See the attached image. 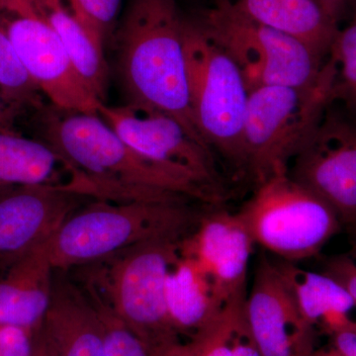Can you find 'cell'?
Returning a JSON list of instances; mask_svg holds the SVG:
<instances>
[{"mask_svg": "<svg viewBox=\"0 0 356 356\" xmlns=\"http://www.w3.org/2000/svg\"><path fill=\"white\" fill-rule=\"evenodd\" d=\"M165 301L173 329L188 339L214 323L228 305L197 261L181 254L166 278Z\"/></svg>", "mask_w": 356, "mask_h": 356, "instance_id": "obj_17", "label": "cell"}, {"mask_svg": "<svg viewBox=\"0 0 356 356\" xmlns=\"http://www.w3.org/2000/svg\"><path fill=\"white\" fill-rule=\"evenodd\" d=\"M16 116L0 100V131H17L15 128Z\"/></svg>", "mask_w": 356, "mask_h": 356, "instance_id": "obj_32", "label": "cell"}, {"mask_svg": "<svg viewBox=\"0 0 356 356\" xmlns=\"http://www.w3.org/2000/svg\"><path fill=\"white\" fill-rule=\"evenodd\" d=\"M0 100L15 116L44 106L43 93L21 64L0 20Z\"/></svg>", "mask_w": 356, "mask_h": 356, "instance_id": "obj_23", "label": "cell"}, {"mask_svg": "<svg viewBox=\"0 0 356 356\" xmlns=\"http://www.w3.org/2000/svg\"><path fill=\"white\" fill-rule=\"evenodd\" d=\"M248 330L262 356H311L317 331L302 315L275 262L259 259L243 305Z\"/></svg>", "mask_w": 356, "mask_h": 356, "instance_id": "obj_13", "label": "cell"}, {"mask_svg": "<svg viewBox=\"0 0 356 356\" xmlns=\"http://www.w3.org/2000/svg\"><path fill=\"white\" fill-rule=\"evenodd\" d=\"M318 1L332 19L339 23L348 13L350 7L355 4V0H318Z\"/></svg>", "mask_w": 356, "mask_h": 356, "instance_id": "obj_31", "label": "cell"}, {"mask_svg": "<svg viewBox=\"0 0 356 356\" xmlns=\"http://www.w3.org/2000/svg\"><path fill=\"white\" fill-rule=\"evenodd\" d=\"M185 21L177 0H128L113 39L117 74L126 106L170 115L208 147L192 114Z\"/></svg>", "mask_w": 356, "mask_h": 356, "instance_id": "obj_2", "label": "cell"}, {"mask_svg": "<svg viewBox=\"0 0 356 356\" xmlns=\"http://www.w3.org/2000/svg\"><path fill=\"white\" fill-rule=\"evenodd\" d=\"M35 113L42 140L76 170L77 186L86 197L222 205L202 187L136 152L98 114L51 104Z\"/></svg>", "mask_w": 356, "mask_h": 356, "instance_id": "obj_1", "label": "cell"}, {"mask_svg": "<svg viewBox=\"0 0 356 356\" xmlns=\"http://www.w3.org/2000/svg\"><path fill=\"white\" fill-rule=\"evenodd\" d=\"M327 57L336 65L332 103L356 116V6L350 22L337 31Z\"/></svg>", "mask_w": 356, "mask_h": 356, "instance_id": "obj_24", "label": "cell"}, {"mask_svg": "<svg viewBox=\"0 0 356 356\" xmlns=\"http://www.w3.org/2000/svg\"><path fill=\"white\" fill-rule=\"evenodd\" d=\"M0 20L21 64L53 106L97 114L99 100L81 81L33 0H0Z\"/></svg>", "mask_w": 356, "mask_h": 356, "instance_id": "obj_10", "label": "cell"}, {"mask_svg": "<svg viewBox=\"0 0 356 356\" xmlns=\"http://www.w3.org/2000/svg\"><path fill=\"white\" fill-rule=\"evenodd\" d=\"M33 348L32 332L0 325V356H33Z\"/></svg>", "mask_w": 356, "mask_h": 356, "instance_id": "obj_28", "label": "cell"}, {"mask_svg": "<svg viewBox=\"0 0 356 356\" xmlns=\"http://www.w3.org/2000/svg\"><path fill=\"white\" fill-rule=\"evenodd\" d=\"M350 250L344 254L327 257L323 273L341 283L356 303V232L350 233Z\"/></svg>", "mask_w": 356, "mask_h": 356, "instance_id": "obj_27", "label": "cell"}, {"mask_svg": "<svg viewBox=\"0 0 356 356\" xmlns=\"http://www.w3.org/2000/svg\"><path fill=\"white\" fill-rule=\"evenodd\" d=\"M90 199L55 185L0 187V274L48 243L65 219Z\"/></svg>", "mask_w": 356, "mask_h": 356, "instance_id": "obj_12", "label": "cell"}, {"mask_svg": "<svg viewBox=\"0 0 356 356\" xmlns=\"http://www.w3.org/2000/svg\"><path fill=\"white\" fill-rule=\"evenodd\" d=\"M288 173L329 204L348 233L356 232L355 115L331 103Z\"/></svg>", "mask_w": 356, "mask_h": 356, "instance_id": "obj_11", "label": "cell"}, {"mask_svg": "<svg viewBox=\"0 0 356 356\" xmlns=\"http://www.w3.org/2000/svg\"><path fill=\"white\" fill-rule=\"evenodd\" d=\"M236 213L255 245L293 264L317 257L343 229L331 206L289 173L257 185Z\"/></svg>", "mask_w": 356, "mask_h": 356, "instance_id": "obj_8", "label": "cell"}, {"mask_svg": "<svg viewBox=\"0 0 356 356\" xmlns=\"http://www.w3.org/2000/svg\"><path fill=\"white\" fill-rule=\"evenodd\" d=\"M254 245L238 213L218 208L201 215L196 228L180 243V254L197 261L229 304L247 298Z\"/></svg>", "mask_w": 356, "mask_h": 356, "instance_id": "obj_14", "label": "cell"}, {"mask_svg": "<svg viewBox=\"0 0 356 356\" xmlns=\"http://www.w3.org/2000/svg\"><path fill=\"white\" fill-rule=\"evenodd\" d=\"M196 23L235 60L250 92L264 86L306 88L322 74L325 58L299 40L250 19L233 0H213Z\"/></svg>", "mask_w": 356, "mask_h": 356, "instance_id": "obj_7", "label": "cell"}, {"mask_svg": "<svg viewBox=\"0 0 356 356\" xmlns=\"http://www.w3.org/2000/svg\"><path fill=\"white\" fill-rule=\"evenodd\" d=\"M245 301L228 304L214 323L188 339L195 356H262L248 330Z\"/></svg>", "mask_w": 356, "mask_h": 356, "instance_id": "obj_22", "label": "cell"}, {"mask_svg": "<svg viewBox=\"0 0 356 356\" xmlns=\"http://www.w3.org/2000/svg\"><path fill=\"white\" fill-rule=\"evenodd\" d=\"M302 315L327 334L356 332V303L346 288L325 273L307 270L293 262H275Z\"/></svg>", "mask_w": 356, "mask_h": 356, "instance_id": "obj_18", "label": "cell"}, {"mask_svg": "<svg viewBox=\"0 0 356 356\" xmlns=\"http://www.w3.org/2000/svg\"><path fill=\"white\" fill-rule=\"evenodd\" d=\"M97 114L126 144L145 158L199 185L221 204L229 198L216 156L177 119L159 112L98 103Z\"/></svg>", "mask_w": 356, "mask_h": 356, "instance_id": "obj_9", "label": "cell"}, {"mask_svg": "<svg viewBox=\"0 0 356 356\" xmlns=\"http://www.w3.org/2000/svg\"><path fill=\"white\" fill-rule=\"evenodd\" d=\"M55 31L86 88L105 102L109 88V67L104 48L79 22L65 0H33Z\"/></svg>", "mask_w": 356, "mask_h": 356, "instance_id": "obj_21", "label": "cell"}, {"mask_svg": "<svg viewBox=\"0 0 356 356\" xmlns=\"http://www.w3.org/2000/svg\"><path fill=\"white\" fill-rule=\"evenodd\" d=\"M191 204L90 199L74 211L49 241L51 266L55 270L69 271L139 243L184 240L202 215Z\"/></svg>", "mask_w": 356, "mask_h": 356, "instance_id": "obj_3", "label": "cell"}, {"mask_svg": "<svg viewBox=\"0 0 356 356\" xmlns=\"http://www.w3.org/2000/svg\"><path fill=\"white\" fill-rule=\"evenodd\" d=\"M83 286L97 312L107 356H149L145 343L124 324L97 289L88 282H83Z\"/></svg>", "mask_w": 356, "mask_h": 356, "instance_id": "obj_25", "label": "cell"}, {"mask_svg": "<svg viewBox=\"0 0 356 356\" xmlns=\"http://www.w3.org/2000/svg\"><path fill=\"white\" fill-rule=\"evenodd\" d=\"M234 4L250 19L299 40L325 60L339 29L318 0H236Z\"/></svg>", "mask_w": 356, "mask_h": 356, "instance_id": "obj_19", "label": "cell"}, {"mask_svg": "<svg viewBox=\"0 0 356 356\" xmlns=\"http://www.w3.org/2000/svg\"><path fill=\"white\" fill-rule=\"evenodd\" d=\"M311 356H356V332L341 331L330 334L329 343L316 348Z\"/></svg>", "mask_w": 356, "mask_h": 356, "instance_id": "obj_29", "label": "cell"}, {"mask_svg": "<svg viewBox=\"0 0 356 356\" xmlns=\"http://www.w3.org/2000/svg\"><path fill=\"white\" fill-rule=\"evenodd\" d=\"M33 343V356H107L92 301L67 271L54 273L51 306Z\"/></svg>", "mask_w": 356, "mask_h": 356, "instance_id": "obj_15", "label": "cell"}, {"mask_svg": "<svg viewBox=\"0 0 356 356\" xmlns=\"http://www.w3.org/2000/svg\"><path fill=\"white\" fill-rule=\"evenodd\" d=\"M48 243L0 274V325L37 332L53 296L54 273Z\"/></svg>", "mask_w": 356, "mask_h": 356, "instance_id": "obj_16", "label": "cell"}, {"mask_svg": "<svg viewBox=\"0 0 356 356\" xmlns=\"http://www.w3.org/2000/svg\"><path fill=\"white\" fill-rule=\"evenodd\" d=\"M182 241H149L83 266L89 269L83 281L107 300L147 350L181 339L168 316L165 284Z\"/></svg>", "mask_w": 356, "mask_h": 356, "instance_id": "obj_6", "label": "cell"}, {"mask_svg": "<svg viewBox=\"0 0 356 356\" xmlns=\"http://www.w3.org/2000/svg\"><path fill=\"white\" fill-rule=\"evenodd\" d=\"M89 34L105 49L114 39L123 0H65Z\"/></svg>", "mask_w": 356, "mask_h": 356, "instance_id": "obj_26", "label": "cell"}, {"mask_svg": "<svg viewBox=\"0 0 356 356\" xmlns=\"http://www.w3.org/2000/svg\"><path fill=\"white\" fill-rule=\"evenodd\" d=\"M147 350L149 356H195L191 343L188 341H182L181 339L168 341Z\"/></svg>", "mask_w": 356, "mask_h": 356, "instance_id": "obj_30", "label": "cell"}, {"mask_svg": "<svg viewBox=\"0 0 356 356\" xmlns=\"http://www.w3.org/2000/svg\"><path fill=\"white\" fill-rule=\"evenodd\" d=\"M336 65L327 57L322 74L306 88L264 86L250 91L245 128V172L255 186L286 175L290 163L332 103Z\"/></svg>", "mask_w": 356, "mask_h": 356, "instance_id": "obj_4", "label": "cell"}, {"mask_svg": "<svg viewBox=\"0 0 356 356\" xmlns=\"http://www.w3.org/2000/svg\"><path fill=\"white\" fill-rule=\"evenodd\" d=\"M76 170L42 140L0 131V187L47 184L76 192Z\"/></svg>", "mask_w": 356, "mask_h": 356, "instance_id": "obj_20", "label": "cell"}, {"mask_svg": "<svg viewBox=\"0 0 356 356\" xmlns=\"http://www.w3.org/2000/svg\"><path fill=\"white\" fill-rule=\"evenodd\" d=\"M184 50L199 134L236 178L245 177L243 128L250 90L242 70L196 22L185 21Z\"/></svg>", "mask_w": 356, "mask_h": 356, "instance_id": "obj_5", "label": "cell"}]
</instances>
